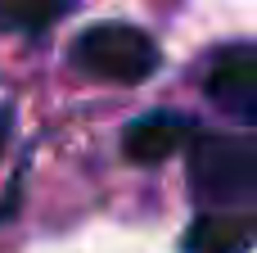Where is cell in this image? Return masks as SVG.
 <instances>
[{"instance_id":"277c9868","label":"cell","mask_w":257,"mask_h":253,"mask_svg":"<svg viewBox=\"0 0 257 253\" xmlns=\"http://www.w3.org/2000/svg\"><path fill=\"white\" fill-rule=\"evenodd\" d=\"M253 244L257 213H226V208L203 213L185 235V253H248Z\"/></svg>"},{"instance_id":"3957f363","label":"cell","mask_w":257,"mask_h":253,"mask_svg":"<svg viewBox=\"0 0 257 253\" xmlns=\"http://www.w3.org/2000/svg\"><path fill=\"white\" fill-rule=\"evenodd\" d=\"M208 95L226 113L257 127V45H230L208 68Z\"/></svg>"},{"instance_id":"52a82bcc","label":"cell","mask_w":257,"mask_h":253,"mask_svg":"<svg viewBox=\"0 0 257 253\" xmlns=\"http://www.w3.org/2000/svg\"><path fill=\"white\" fill-rule=\"evenodd\" d=\"M0 140H5V122H0Z\"/></svg>"},{"instance_id":"7a4b0ae2","label":"cell","mask_w":257,"mask_h":253,"mask_svg":"<svg viewBox=\"0 0 257 253\" xmlns=\"http://www.w3.org/2000/svg\"><path fill=\"white\" fill-rule=\"evenodd\" d=\"M72 63L99 81H122L136 86L158 68V45L149 32L131 27V23H95L77 36L72 45Z\"/></svg>"},{"instance_id":"6da1fadb","label":"cell","mask_w":257,"mask_h":253,"mask_svg":"<svg viewBox=\"0 0 257 253\" xmlns=\"http://www.w3.org/2000/svg\"><path fill=\"white\" fill-rule=\"evenodd\" d=\"M194 195L212 208H235L257 199V140L244 136H199L190 145Z\"/></svg>"},{"instance_id":"8992f818","label":"cell","mask_w":257,"mask_h":253,"mask_svg":"<svg viewBox=\"0 0 257 253\" xmlns=\"http://www.w3.org/2000/svg\"><path fill=\"white\" fill-rule=\"evenodd\" d=\"M68 14V0H0L5 32H45Z\"/></svg>"},{"instance_id":"5b68a950","label":"cell","mask_w":257,"mask_h":253,"mask_svg":"<svg viewBox=\"0 0 257 253\" xmlns=\"http://www.w3.org/2000/svg\"><path fill=\"white\" fill-rule=\"evenodd\" d=\"M185 136H190L185 118H176V113H149V118H140V122L126 127L122 149H126L131 163H163V158H172L185 145Z\"/></svg>"}]
</instances>
